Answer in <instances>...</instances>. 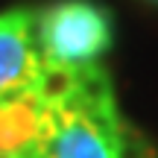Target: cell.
<instances>
[{"label":"cell","instance_id":"1","mask_svg":"<svg viewBox=\"0 0 158 158\" xmlns=\"http://www.w3.org/2000/svg\"><path fill=\"white\" fill-rule=\"evenodd\" d=\"M111 12L94 0H59L41 9V59L82 68L111 47Z\"/></svg>","mask_w":158,"mask_h":158},{"label":"cell","instance_id":"2","mask_svg":"<svg viewBox=\"0 0 158 158\" xmlns=\"http://www.w3.org/2000/svg\"><path fill=\"white\" fill-rule=\"evenodd\" d=\"M29 9L0 15V102H18L32 91L44 59L27 41Z\"/></svg>","mask_w":158,"mask_h":158},{"label":"cell","instance_id":"3","mask_svg":"<svg viewBox=\"0 0 158 158\" xmlns=\"http://www.w3.org/2000/svg\"><path fill=\"white\" fill-rule=\"evenodd\" d=\"M56 135L47 143L50 158H117L114 143L102 138L91 123H85L79 114L64 111L62 106H47Z\"/></svg>","mask_w":158,"mask_h":158},{"label":"cell","instance_id":"4","mask_svg":"<svg viewBox=\"0 0 158 158\" xmlns=\"http://www.w3.org/2000/svg\"><path fill=\"white\" fill-rule=\"evenodd\" d=\"M44 108L47 102H41L32 91L18 102H0V155H15L35 141L38 114Z\"/></svg>","mask_w":158,"mask_h":158},{"label":"cell","instance_id":"5","mask_svg":"<svg viewBox=\"0 0 158 158\" xmlns=\"http://www.w3.org/2000/svg\"><path fill=\"white\" fill-rule=\"evenodd\" d=\"M76 91V68H64V64H50L44 62L38 70V79L32 85V94L47 106H59Z\"/></svg>","mask_w":158,"mask_h":158},{"label":"cell","instance_id":"6","mask_svg":"<svg viewBox=\"0 0 158 158\" xmlns=\"http://www.w3.org/2000/svg\"><path fill=\"white\" fill-rule=\"evenodd\" d=\"M76 94L85 106H114V94H111V79L100 68L97 62L76 68Z\"/></svg>","mask_w":158,"mask_h":158},{"label":"cell","instance_id":"7","mask_svg":"<svg viewBox=\"0 0 158 158\" xmlns=\"http://www.w3.org/2000/svg\"><path fill=\"white\" fill-rule=\"evenodd\" d=\"M0 158H12V155H0Z\"/></svg>","mask_w":158,"mask_h":158}]
</instances>
